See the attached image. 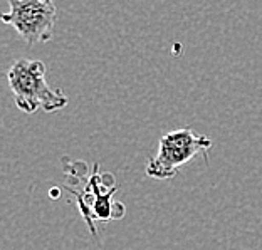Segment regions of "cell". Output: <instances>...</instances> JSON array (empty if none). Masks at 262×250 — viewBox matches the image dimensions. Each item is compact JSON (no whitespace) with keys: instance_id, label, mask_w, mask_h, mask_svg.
I'll return each mask as SVG.
<instances>
[{"instance_id":"obj_4","label":"cell","mask_w":262,"mask_h":250,"mask_svg":"<svg viewBox=\"0 0 262 250\" xmlns=\"http://www.w3.org/2000/svg\"><path fill=\"white\" fill-rule=\"evenodd\" d=\"M56 17L57 9L49 0H9V12L2 15V22L14 27L29 46H34L51 40Z\"/></svg>"},{"instance_id":"obj_2","label":"cell","mask_w":262,"mask_h":250,"mask_svg":"<svg viewBox=\"0 0 262 250\" xmlns=\"http://www.w3.org/2000/svg\"><path fill=\"white\" fill-rule=\"evenodd\" d=\"M212 145L210 138L195 133L190 128L170 131L160 140L158 153L146 165V175L155 180H170L195 156L204 154L207 158V151Z\"/></svg>"},{"instance_id":"obj_1","label":"cell","mask_w":262,"mask_h":250,"mask_svg":"<svg viewBox=\"0 0 262 250\" xmlns=\"http://www.w3.org/2000/svg\"><path fill=\"white\" fill-rule=\"evenodd\" d=\"M7 81L17 108L27 115L39 109L54 112L69 103L62 89H52L47 84L42 61L17 59L7 71Z\"/></svg>"},{"instance_id":"obj_3","label":"cell","mask_w":262,"mask_h":250,"mask_svg":"<svg viewBox=\"0 0 262 250\" xmlns=\"http://www.w3.org/2000/svg\"><path fill=\"white\" fill-rule=\"evenodd\" d=\"M116 181L111 173H99V165L94 163V170L91 173V178L86 183L82 192H73L71 193L76 196L77 207L86 218L91 234L96 237V227H94V220L101 222H108V220H118L124 217L123 203L113 200V195L116 193Z\"/></svg>"}]
</instances>
